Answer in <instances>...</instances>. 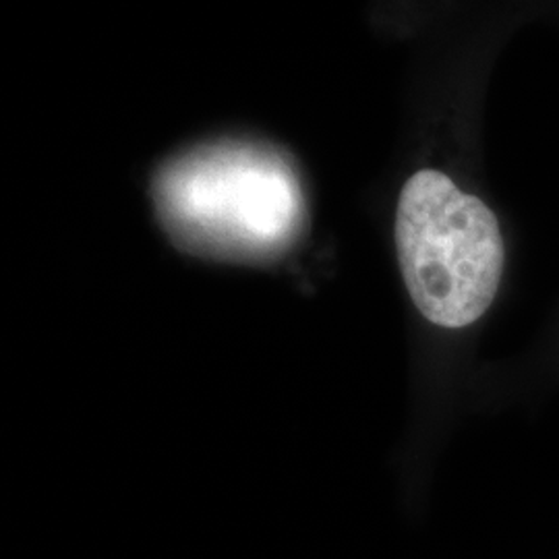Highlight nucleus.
I'll return each instance as SVG.
<instances>
[{"label": "nucleus", "instance_id": "nucleus-1", "mask_svg": "<svg viewBox=\"0 0 559 559\" xmlns=\"http://www.w3.org/2000/svg\"><path fill=\"white\" fill-rule=\"evenodd\" d=\"M394 237L406 290L425 320L459 330L487 313L506 245L485 201L440 170H419L400 191Z\"/></svg>", "mask_w": 559, "mask_h": 559}, {"label": "nucleus", "instance_id": "nucleus-2", "mask_svg": "<svg viewBox=\"0 0 559 559\" xmlns=\"http://www.w3.org/2000/svg\"><path fill=\"white\" fill-rule=\"evenodd\" d=\"M156 201L179 239L242 253L284 245L302 214L293 173L247 147H212L173 164Z\"/></svg>", "mask_w": 559, "mask_h": 559}]
</instances>
